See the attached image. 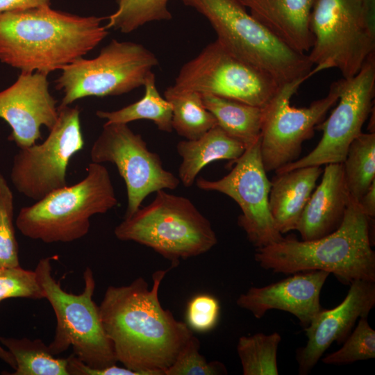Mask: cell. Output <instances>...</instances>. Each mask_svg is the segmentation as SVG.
<instances>
[{
	"label": "cell",
	"mask_w": 375,
	"mask_h": 375,
	"mask_svg": "<svg viewBox=\"0 0 375 375\" xmlns=\"http://www.w3.org/2000/svg\"><path fill=\"white\" fill-rule=\"evenodd\" d=\"M246 147L229 136L218 125L196 140L178 142L176 151L182 158L178 168L180 183L190 187L200 171L208 164L219 160H230V165L244 152Z\"/></svg>",
	"instance_id": "obj_22"
},
{
	"label": "cell",
	"mask_w": 375,
	"mask_h": 375,
	"mask_svg": "<svg viewBox=\"0 0 375 375\" xmlns=\"http://www.w3.org/2000/svg\"><path fill=\"white\" fill-rule=\"evenodd\" d=\"M342 165L350 198L358 202L375 180V133H361L350 144Z\"/></svg>",
	"instance_id": "obj_27"
},
{
	"label": "cell",
	"mask_w": 375,
	"mask_h": 375,
	"mask_svg": "<svg viewBox=\"0 0 375 375\" xmlns=\"http://www.w3.org/2000/svg\"><path fill=\"white\" fill-rule=\"evenodd\" d=\"M164 97L172 107L173 130L185 140H196L217 125L213 115L203 104L201 94L174 90L170 86Z\"/></svg>",
	"instance_id": "obj_26"
},
{
	"label": "cell",
	"mask_w": 375,
	"mask_h": 375,
	"mask_svg": "<svg viewBox=\"0 0 375 375\" xmlns=\"http://www.w3.org/2000/svg\"><path fill=\"white\" fill-rule=\"evenodd\" d=\"M115 237L147 246L178 265L210 250L217 238L210 221L188 198L156 192L153 201L119 224Z\"/></svg>",
	"instance_id": "obj_6"
},
{
	"label": "cell",
	"mask_w": 375,
	"mask_h": 375,
	"mask_svg": "<svg viewBox=\"0 0 375 375\" xmlns=\"http://www.w3.org/2000/svg\"><path fill=\"white\" fill-rule=\"evenodd\" d=\"M42 258L35 272L40 284L56 317V329L48 345L51 353L58 356L72 347L73 353L92 368H103L117 362L112 342L101 319L99 306L93 300L95 280L92 270L83 272L84 288L75 294L64 290L52 275L51 260Z\"/></svg>",
	"instance_id": "obj_7"
},
{
	"label": "cell",
	"mask_w": 375,
	"mask_h": 375,
	"mask_svg": "<svg viewBox=\"0 0 375 375\" xmlns=\"http://www.w3.org/2000/svg\"><path fill=\"white\" fill-rule=\"evenodd\" d=\"M329 274L323 270L294 273L264 287L250 288L240 295L236 303L257 319L272 309L290 312L306 328L322 309L320 292Z\"/></svg>",
	"instance_id": "obj_18"
},
{
	"label": "cell",
	"mask_w": 375,
	"mask_h": 375,
	"mask_svg": "<svg viewBox=\"0 0 375 375\" xmlns=\"http://www.w3.org/2000/svg\"><path fill=\"white\" fill-rule=\"evenodd\" d=\"M143 86L144 94L140 100L113 111L97 110V116L106 119V123L128 124L136 120L147 119L153 122L159 131L172 133V107L160 94L153 72L148 74Z\"/></svg>",
	"instance_id": "obj_24"
},
{
	"label": "cell",
	"mask_w": 375,
	"mask_h": 375,
	"mask_svg": "<svg viewBox=\"0 0 375 375\" xmlns=\"http://www.w3.org/2000/svg\"><path fill=\"white\" fill-rule=\"evenodd\" d=\"M0 359L5 362L6 364L10 365V367L13 368L14 369L16 368V362L15 360L14 357L10 353L9 351L4 349L1 344H0Z\"/></svg>",
	"instance_id": "obj_39"
},
{
	"label": "cell",
	"mask_w": 375,
	"mask_h": 375,
	"mask_svg": "<svg viewBox=\"0 0 375 375\" xmlns=\"http://www.w3.org/2000/svg\"><path fill=\"white\" fill-rule=\"evenodd\" d=\"M365 18L369 28L375 31V0H361Z\"/></svg>",
	"instance_id": "obj_38"
},
{
	"label": "cell",
	"mask_w": 375,
	"mask_h": 375,
	"mask_svg": "<svg viewBox=\"0 0 375 375\" xmlns=\"http://www.w3.org/2000/svg\"><path fill=\"white\" fill-rule=\"evenodd\" d=\"M13 217L12 192L0 172V267L19 266Z\"/></svg>",
	"instance_id": "obj_31"
},
{
	"label": "cell",
	"mask_w": 375,
	"mask_h": 375,
	"mask_svg": "<svg viewBox=\"0 0 375 375\" xmlns=\"http://www.w3.org/2000/svg\"><path fill=\"white\" fill-rule=\"evenodd\" d=\"M202 15L218 40L242 60L264 71L281 85L312 75L307 54L290 48L256 19L240 0H181Z\"/></svg>",
	"instance_id": "obj_4"
},
{
	"label": "cell",
	"mask_w": 375,
	"mask_h": 375,
	"mask_svg": "<svg viewBox=\"0 0 375 375\" xmlns=\"http://www.w3.org/2000/svg\"><path fill=\"white\" fill-rule=\"evenodd\" d=\"M369 218L350 200L343 221L331 233L312 240L290 235L257 248L255 260L275 273L323 270L344 284L356 280L375 282V253L369 238Z\"/></svg>",
	"instance_id": "obj_3"
},
{
	"label": "cell",
	"mask_w": 375,
	"mask_h": 375,
	"mask_svg": "<svg viewBox=\"0 0 375 375\" xmlns=\"http://www.w3.org/2000/svg\"><path fill=\"white\" fill-rule=\"evenodd\" d=\"M158 63L156 56L142 44L112 40L95 58H78L61 69L56 80V88L63 92L58 107L84 97L128 93L143 86Z\"/></svg>",
	"instance_id": "obj_8"
},
{
	"label": "cell",
	"mask_w": 375,
	"mask_h": 375,
	"mask_svg": "<svg viewBox=\"0 0 375 375\" xmlns=\"http://www.w3.org/2000/svg\"><path fill=\"white\" fill-rule=\"evenodd\" d=\"M358 203L366 216L369 219L375 217V180Z\"/></svg>",
	"instance_id": "obj_37"
},
{
	"label": "cell",
	"mask_w": 375,
	"mask_h": 375,
	"mask_svg": "<svg viewBox=\"0 0 375 375\" xmlns=\"http://www.w3.org/2000/svg\"><path fill=\"white\" fill-rule=\"evenodd\" d=\"M92 162H111L124 179L128 204L125 217L133 215L145 198L160 190H175L179 178L163 167L160 157L147 148L141 135L128 124L105 123L90 153Z\"/></svg>",
	"instance_id": "obj_12"
},
{
	"label": "cell",
	"mask_w": 375,
	"mask_h": 375,
	"mask_svg": "<svg viewBox=\"0 0 375 375\" xmlns=\"http://www.w3.org/2000/svg\"><path fill=\"white\" fill-rule=\"evenodd\" d=\"M45 298L35 271L17 267H0V303L8 298Z\"/></svg>",
	"instance_id": "obj_33"
},
{
	"label": "cell",
	"mask_w": 375,
	"mask_h": 375,
	"mask_svg": "<svg viewBox=\"0 0 375 375\" xmlns=\"http://www.w3.org/2000/svg\"><path fill=\"white\" fill-rule=\"evenodd\" d=\"M322 172L321 166H307L276 173L271 181L269 208L280 233L296 230Z\"/></svg>",
	"instance_id": "obj_21"
},
{
	"label": "cell",
	"mask_w": 375,
	"mask_h": 375,
	"mask_svg": "<svg viewBox=\"0 0 375 375\" xmlns=\"http://www.w3.org/2000/svg\"><path fill=\"white\" fill-rule=\"evenodd\" d=\"M176 266L153 272L151 288L142 277L127 285L109 286L99 306L117 362L142 375H165L193 335L158 298L162 281Z\"/></svg>",
	"instance_id": "obj_1"
},
{
	"label": "cell",
	"mask_w": 375,
	"mask_h": 375,
	"mask_svg": "<svg viewBox=\"0 0 375 375\" xmlns=\"http://www.w3.org/2000/svg\"><path fill=\"white\" fill-rule=\"evenodd\" d=\"M219 310V301L215 297L208 294H197L187 304L185 323L192 331L208 332L216 326Z\"/></svg>",
	"instance_id": "obj_34"
},
{
	"label": "cell",
	"mask_w": 375,
	"mask_h": 375,
	"mask_svg": "<svg viewBox=\"0 0 375 375\" xmlns=\"http://www.w3.org/2000/svg\"><path fill=\"white\" fill-rule=\"evenodd\" d=\"M374 357L375 331L369 326L367 317H361L343 346L325 356L322 362L328 365H343Z\"/></svg>",
	"instance_id": "obj_30"
},
{
	"label": "cell",
	"mask_w": 375,
	"mask_h": 375,
	"mask_svg": "<svg viewBox=\"0 0 375 375\" xmlns=\"http://www.w3.org/2000/svg\"><path fill=\"white\" fill-rule=\"evenodd\" d=\"M102 21L50 6L0 12V61L21 72L61 70L107 37Z\"/></svg>",
	"instance_id": "obj_2"
},
{
	"label": "cell",
	"mask_w": 375,
	"mask_h": 375,
	"mask_svg": "<svg viewBox=\"0 0 375 375\" xmlns=\"http://www.w3.org/2000/svg\"><path fill=\"white\" fill-rule=\"evenodd\" d=\"M282 85L215 40L182 66L170 87L178 92L212 94L264 108Z\"/></svg>",
	"instance_id": "obj_10"
},
{
	"label": "cell",
	"mask_w": 375,
	"mask_h": 375,
	"mask_svg": "<svg viewBox=\"0 0 375 375\" xmlns=\"http://www.w3.org/2000/svg\"><path fill=\"white\" fill-rule=\"evenodd\" d=\"M217 125L246 149L260 139L263 108L212 94H201Z\"/></svg>",
	"instance_id": "obj_23"
},
{
	"label": "cell",
	"mask_w": 375,
	"mask_h": 375,
	"mask_svg": "<svg viewBox=\"0 0 375 375\" xmlns=\"http://www.w3.org/2000/svg\"><path fill=\"white\" fill-rule=\"evenodd\" d=\"M16 362L12 375H69L68 359L53 355L40 339L0 337Z\"/></svg>",
	"instance_id": "obj_25"
},
{
	"label": "cell",
	"mask_w": 375,
	"mask_h": 375,
	"mask_svg": "<svg viewBox=\"0 0 375 375\" xmlns=\"http://www.w3.org/2000/svg\"><path fill=\"white\" fill-rule=\"evenodd\" d=\"M305 79L283 85L263 108L260 152L267 172L297 160L303 142L312 138L316 126L339 99L337 82H333L326 96L312 101L309 106L295 108L292 97Z\"/></svg>",
	"instance_id": "obj_13"
},
{
	"label": "cell",
	"mask_w": 375,
	"mask_h": 375,
	"mask_svg": "<svg viewBox=\"0 0 375 375\" xmlns=\"http://www.w3.org/2000/svg\"><path fill=\"white\" fill-rule=\"evenodd\" d=\"M168 2L169 0H116L117 8L108 16L106 28L129 33L150 22L169 21L172 15Z\"/></svg>",
	"instance_id": "obj_29"
},
{
	"label": "cell",
	"mask_w": 375,
	"mask_h": 375,
	"mask_svg": "<svg viewBox=\"0 0 375 375\" xmlns=\"http://www.w3.org/2000/svg\"><path fill=\"white\" fill-rule=\"evenodd\" d=\"M249 13L293 50L308 54L313 44L310 18L315 0H240Z\"/></svg>",
	"instance_id": "obj_20"
},
{
	"label": "cell",
	"mask_w": 375,
	"mask_h": 375,
	"mask_svg": "<svg viewBox=\"0 0 375 375\" xmlns=\"http://www.w3.org/2000/svg\"><path fill=\"white\" fill-rule=\"evenodd\" d=\"M69 375H142L141 373L115 365L103 367L92 368L80 360L74 353L68 358Z\"/></svg>",
	"instance_id": "obj_35"
},
{
	"label": "cell",
	"mask_w": 375,
	"mask_h": 375,
	"mask_svg": "<svg viewBox=\"0 0 375 375\" xmlns=\"http://www.w3.org/2000/svg\"><path fill=\"white\" fill-rule=\"evenodd\" d=\"M200 342L194 335L180 351L165 375L226 374L224 365L219 361H208L199 352Z\"/></svg>",
	"instance_id": "obj_32"
},
{
	"label": "cell",
	"mask_w": 375,
	"mask_h": 375,
	"mask_svg": "<svg viewBox=\"0 0 375 375\" xmlns=\"http://www.w3.org/2000/svg\"><path fill=\"white\" fill-rule=\"evenodd\" d=\"M109 172L91 162L77 183L56 190L19 210L15 224L21 233L45 243L70 242L86 235L90 218L117 205Z\"/></svg>",
	"instance_id": "obj_5"
},
{
	"label": "cell",
	"mask_w": 375,
	"mask_h": 375,
	"mask_svg": "<svg viewBox=\"0 0 375 375\" xmlns=\"http://www.w3.org/2000/svg\"><path fill=\"white\" fill-rule=\"evenodd\" d=\"M313 44L307 54L315 74L338 69L354 76L375 53V31L367 24L361 0H315L310 18Z\"/></svg>",
	"instance_id": "obj_9"
},
{
	"label": "cell",
	"mask_w": 375,
	"mask_h": 375,
	"mask_svg": "<svg viewBox=\"0 0 375 375\" xmlns=\"http://www.w3.org/2000/svg\"><path fill=\"white\" fill-rule=\"evenodd\" d=\"M51 0H0V12L50 6Z\"/></svg>",
	"instance_id": "obj_36"
},
{
	"label": "cell",
	"mask_w": 375,
	"mask_h": 375,
	"mask_svg": "<svg viewBox=\"0 0 375 375\" xmlns=\"http://www.w3.org/2000/svg\"><path fill=\"white\" fill-rule=\"evenodd\" d=\"M233 164L231 171L219 180L196 178L197 186L224 194L238 204L242 213L238 224L256 248L281 241L283 237L276 229L269 208L271 181L262 159L260 139L246 149Z\"/></svg>",
	"instance_id": "obj_15"
},
{
	"label": "cell",
	"mask_w": 375,
	"mask_h": 375,
	"mask_svg": "<svg viewBox=\"0 0 375 375\" xmlns=\"http://www.w3.org/2000/svg\"><path fill=\"white\" fill-rule=\"evenodd\" d=\"M322 172V181L312 192L296 228L302 240L318 239L335 231L351 200L342 163L327 164Z\"/></svg>",
	"instance_id": "obj_19"
},
{
	"label": "cell",
	"mask_w": 375,
	"mask_h": 375,
	"mask_svg": "<svg viewBox=\"0 0 375 375\" xmlns=\"http://www.w3.org/2000/svg\"><path fill=\"white\" fill-rule=\"evenodd\" d=\"M58 108L57 121L45 140L19 148L13 158L11 182L18 192L33 200L67 185L69 161L84 147L78 107Z\"/></svg>",
	"instance_id": "obj_11"
},
{
	"label": "cell",
	"mask_w": 375,
	"mask_h": 375,
	"mask_svg": "<svg viewBox=\"0 0 375 375\" xmlns=\"http://www.w3.org/2000/svg\"><path fill=\"white\" fill-rule=\"evenodd\" d=\"M281 336L274 332L242 336L237 344L244 375H278L277 351Z\"/></svg>",
	"instance_id": "obj_28"
},
{
	"label": "cell",
	"mask_w": 375,
	"mask_h": 375,
	"mask_svg": "<svg viewBox=\"0 0 375 375\" xmlns=\"http://www.w3.org/2000/svg\"><path fill=\"white\" fill-rule=\"evenodd\" d=\"M336 82L338 104L328 118L315 128L323 131L320 141L308 155L278 169L276 173L344 161L350 144L362 133V126L374 108L375 53L367 58L354 76Z\"/></svg>",
	"instance_id": "obj_14"
},
{
	"label": "cell",
	"mask_w": 375,
	"mask_h": 375,
	"mask_svg": "<svg viewBox=\"0 0 375 375\" xmlns=\"http://www.w3.org/2000/svg\"><path fill=\"white\" fill-rule=\"evenodd\" d=\"M56 105L47 74L21 72L12 85L0 92V118L11 128L8 140L19 148L35 144L41 138V127L50 130L56 124Z\"/></svg>",
	"instance_id": "obj_16"
},
{
	"label": "cell",
	"mask_w": 375,
	"mask_h": 375,
	"mask_svg": "<svg viewBox=\"0 0 375 375\" xmlns=\"http://www.w3.org/2000/svg\"><path fill=\"white\" fill-rule=\"evenodd\" d=\"M374 283L353 281L339 305L330 310L322 308L305 328L306 344L297 352L300 374H307L332 342L345 340L358 318L368 316L375 306Z\"/></svg>",
	"instance_id": "obj_17"
}]
</instances>
